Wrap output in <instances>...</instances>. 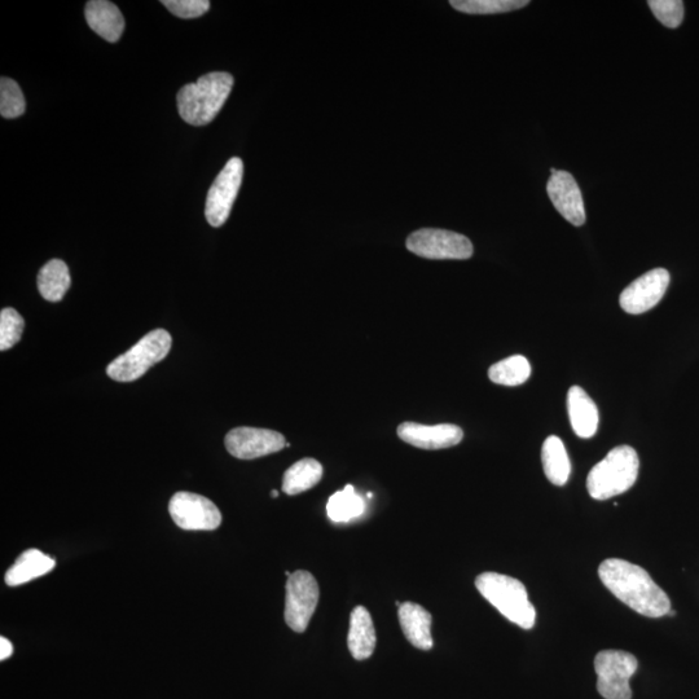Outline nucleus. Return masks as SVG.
I'll use <instances>...</instances> for the list:
<instances>
[{
	"label": "nucleus",
	"instance_id": "obj_1",
	"mask_svg": "<svg viewBox=\"0 0 699 699\" xmlns=\"http://www.w3.org/2000/svg\"><path fill=\"white\" fill-rule=\"evenodd\" d=\"M601 582L628 608L649 618H661L671 610V602L648 571L621 558H609L599 567Z\"/></svg>",
	"mask_w": 699,
	"mask_h": 699
},
{
	"label": "nucleus",
	"instance_id": "obj_2",
	"mask_svg": "<svg viewBox=\"0 0 699 699\" xmlns=\"http://www.w3.org/2000/svg\"><path fill=\"white\" fill-rule=\"evenodd\" d=\"M235 79L230 73L213 72L180 89L178 109L182 120L192 126L208 125L226 104Z\"/></svg>",
	"mask_w": 699,
	"mask_h": 699
},
{
	"label": "nucleus",
	"instance_id": "obj_3",
	"mask_svg": "<svg viewBox=\"0 0 699 699\" xmlns=\"http://www.w3.org/2000/svg\"><path fill=\"white\" fill-rule=\"evenodd\" d=\"M476 587L509 622L523 630H531L535 626L536 610L520 580L498 573H483L478 575Z\"/></svg>",
	"mask_w": 699,
	"mask_h": 699
},
{
	"label": "nucleus",
	"instance_id": "obj_4",
	"mask_svg": "<svg viewBox=\"0 0 699 699\" xmlns=\"http://www.w3.org/2000/svg\"><path fill=\"white\" fill-rule=\"evenodd\" d=\"M639 470V456L632 447H615L589 472L587 478L589 495L595 500H608L624 494L635 485Z\"/></svg>",
	"mask_w": 699,
	"mask_h": 699
},
{
	"label": "nucleus",
	"instance_id": "obj_5",
	"mask_svg": "<svg viewBox=\"0 0 699 699\" xmlns=\"http://www.w3.org/2000/svg\"><path fill=\"white\" fill-rule=\"evenodd\" d=\"M170 333L165 329H156L144 336L127 353L114 359L107 368V375L114 381L133 382L144 376L153 366L162 362L170 353Z\"/></svg>",
	"mask_w": 699,
	"mask_h": 699
},
{
	"label": "nucleus",
	"instance_id": "obj_6",
	"mask_svg": "<svg viewBox=\"0 0 699 699\" xmlns=\"http://www.w3.org/2000/svg\"><path fill=\"white\" fill-rule=\"evenodd\" d=\"M639 667L635 655L602 650L595 658L597 690L605 699H632L630 680Z\"/></svg>",
	"mask_w": 699,
	"mask_h": 699
},
{
	"label": "nucleus",
	"instance_id": "obj_7",
	"mask_svg": "<svg viewBox=\"0 0 699 699\" xmlns=\"http://www.w3.org/2000/svg\"><path fill=\"white\" fill-rule=\"evenodd\" d=\"M319 584L309 571L298 570L288 578L285 597V622L294 632L302 633L309 627L319 604Z\"/></svg>",
	"mask_w": 699,
	"mask_h": 699
},
{
	"label": "nucleus",
	"instance_id": "obj_8",
	"mask_svg": "<svg viewBox=\"0 0 699 699\" xmlns=\"http://www.w3.org/2000/svg\"><path fill=\"white\" fill-rule=\"evenodd\" d=\"M407 249L416 256L428 259H469L473 256L472 241L460 233L422 228L411 233Z\"/></svg>",
	"mask_w": 699,
	"mask_h": 699
},
{
	"label": "nucleus",
	"instance_id": "obj_9",
	"mask_svg": "<svg viewBox=\"0 0 699 699\" xmlns=\"http://www.w3.org/2000/svg\"><path fill=\"white\" fill-rule=\"evenodd\" d=\"M244 177V164L233 157L215 178L206 197L205 217L210 226L221 227L230 217L233 204Z\"/></svg>",
	"mask_w": 699,
	"mask_h": 699
},
{
	"label": "nucleus",
	"instance_id": "obj_10",
	"mask_svg": "<svg viewBox=\"0 0 699 699\" xmlns=\"http://www.w3.org/2000/svg\"><path fill=\"white\" fill-rule=\"evenodd\" d=\"M169 512L180 529L188 531H213L222 523L217 505L205 496L178 492L170 500Z\"/></svg>",
	"mask_w": 699,
	"mask_h": 699
},
{
	"label": "nucleus",
	"instance_id": "obj_11",
	"mask_svg": "<svg viewBox=\"0 0 699 699\" xmlns=\"http://www.w3.org/2000/svg\"><path fill=\"white\" fill-rule=\"evenodd\" d=\"M227 451L240 460H253L276 454L287 447L284 435L274 430L258 428H236L224 439Z\"/></svg>",
	"mask_w": 699,
	"mask_h": 699
},
{
	"label": "nucleus",
	"instance_id": "obj_12",
	"mask_svg": "<svg viewBox=\"0 0 699 699\" xmlns=\"http://www.w3.org/2000/svg\"><path fill=\"white\" fill-rule=\"evenodd\" d=\"M668 285H670L668 271L665 268H654L628 285L619 297V303L627 314H644L662 301Z\"/></svg>",
	"mask_w": 699,
	"mask_h": 699
},
{
	"label": "nucleus",
	"instance_id": "obj_13",
	"mask_svg": "<svg viewBox=\"0 0 699 699\" xmlns=\"http://www.w3.org/2000/svg\"><path fill=\"white\" fill-rule=\"evenodd\" d=\"M547 192L553 206L567 222L575 227L586 223L582 192L573 175L564 170H557L548 180Z\"/></svg>",
	"mask_w": 699,
	"mask_h": 699
},
{
	"label": "nucleus",
	"instance_id": "obj_14",
	"mask_svg": "<svg viewBox=\"0 0 699 699\" xmlns=\"http://www.w3.org/2000/svg\"><path fill=\"white\" fill-rule=\"evenodd\" d=\"M398 437L403 442L421 450H444L457 446L464 438L463 429L452 424L422 425L403 422L398 428Z\"/></svg>",
	"mask_w": 699,
	"mask_h": 699
},
{
	"label": "nucleus",
	"instance_id": "obj_15",
	"mask_svg": "<svg viewBox=\"0 0 699 699\" xmlns=\"http://www.w3.org/2000/svg\"><path fill=\"white\" fill-rule=\"evenodd\" d=\"M398 617L404 636L415 648L425 652L433 649V617L428 610L415 602L407 601L399 606Z\"/></svg>",
	"mask_w": 699,
	"mask_h": 699
},
{
	"label": "nucleus",
	"instance_id": "obj_16",
	"mask_svg": "<svg viewBox=\"0 0 699 699\" xmlns=\"http://www.w3.org/2000/svg\"><path fill=\"white\" fill-rule=\"evenodd\" d=\"M567 411L578 437L589 439L596 434L600 422L599 408L579 386H573L567 394Z\"/></svg>",
	"mask_w": 699,
	"mask_h": 699
},
{
	"label": "nucleus",
	"instance_id": "obj_17",
	"mask_svg": "<svg viewBox=\"0 0 699 699\" xmlns=\"http://www.w3.org/2000/svg\"><path fill=\"white\" fill-rule=\"evenodd\" d=\"M87 24L105 41L114 43L125 30V20L116 4L108 0H91L86 4Z\"/></svg>",
	"mask_w": 699,
	"mask_h": 699
},
{
	"label": "nucleus",
	"instance_id": "obj_18",
	"mask_svg": "<svg viewBox=\"0 0 699 699\" xmlns=\"http://www.w3.org/2000/svg\"><path fill=\"white\" fill-rule=\"evenodd\" d=\"M347 646L356 661L372 657L376 649V630L371 614L364 606H356L350 617Z\"/></svg>",
	"mask_w": 699,
	"mask_h": 699
},
{
	"label": "nucleus",
	"instance_id": "obj_19",
	"mask_svg": "<svg viewBox=\"0 0 699 699\" xmlns=\"http://www.w3.org/2000/svg\"><path fill=\"white\" fill-rule=\"evenodd\" d=\"M55 566L54 558L45 555L38 549H29L17 558L15 565L7 571V586L17 587L32 582L33 579L51 573Z\"/></svg>",
	"mask_w": 699,
	"mask_h": 699
},
{
	"label": "nucleus",
	"instance_id": "obj_20",
	"mask_svg": "<svg viewBox=\"0 0 699 699\" xmlns=\"http://www.w3.org/2000/svg\"><path fill=\"white\" fill-rule=\"evenodd\" d=\"M542 463L545 477L555 486H564L569 481L571 463L564 442L556 435L545 439L542 448Z\"/></svg>",
	"mask_w": 699,
	"mask_h": 699
},
{
	"label": "nucleus",
	"instance_id": "obj_21",
	"mask_svg": "<svg viewBox=\"0 0 699 699\" xmlns=\"http://www.w3.org/2000/svg\"><path fill=\"white\" fill-rule=\"evenodd\" d=\"M70 283L72 280H70L69 268L61 259H52L39 271L38 289L46 301L63 300L70 288Z\"/></svg>",
	"mask_w": 699,
	"mask_h": 699
},
{
	"label": "nucleus",
	"instance_id": "obj_22",
	"mask_svg": "<svg viewBox=\"0 0 699 699\" xmlns=\"http://www.w3.org/2000/svg\"><path fill=\"white\" fill-rule=\"evenodd\" d=\"M323 477V466L315 459H303L293 464L285 472L283 478V491L294 496L302 494L318 485Z\"/></svg>",
	"mask_w": 699,
	"mask_h": 699
},
{
	"label": "nucleus",
	"instance_id": "obj_23",
	"mask_svg": "<svg viewBox=\"0 0 699 699\" xmlns=\"http://www.w3.org/2000/svg\"><path fill=\"white\" fill-rule=\"evenodd\" d=\"M366 503L356 494L354 487L347 485L344 490L336 492L328 500L327 513L331 521L346 523L362 516Z\"/></svg>",
	"mask_w": 699,
	"mask_h": 699
},
{
	"label": "nucleus",
	"instance_id": "obj_24",
	"mask_svg": "<svg viewBox=\"0 0 699 699\" xmlns=\"http://www.w3.org/2000/svg\"><path fill=\"white\" fill-rule=\"evenodd\" d=\"M531 376L529 360L522 355L501 360L489 369V377L494 384L503 386H520Z\"/></svg>",
	"mask_w": 699,
	"mask_h": 699
},
{
	"label": "nucleus",
	"instance_id": "obj_25",
	"mask_svg": "<svg viewBox=\"0 0 699 699\" xmlns=\"http://www.w3.org/2000/svg\"><path fill=\"white\" fill-rule=\"evenodd\" d=\"M455 10L468 15H495L512 12L529 6V0H452Z\"/></svg>",
	"mask_w": 699,
	"mask_h": 699
},
{
	"label": "nucleus",
	"instance_id": "obj_26",
	"mask_svg": "<svg viewBox=\"0 0 699 699\" xmlns=\"http://www.w3.org/2000/svg\"><path fill=\"white\" fill-rule=\"evenodd\" d=\"M25 109V98L19 83L11 78L3 77L0 79V114L2 117L8 118V120L21 117L25 113Z\"/></svg>",
	"mask_w": 699,
	"mask_h": 699
},
{
	"label": "nucleus",
	"instance_id": "obj_27",
	"mask_svg": "<svg viewBox=\"0 0 699 699\" xmlns=\"http://www.w3.org/2000/svg\"><path fill=\"white\" fill-rule=\"evenodd\" d=\"M25 328L23 316L16 310L3 309L0 312V350L6 351L21 340Z\"/></svg>",
	"mask_w": 699,
	"mask_h": 699
},
{
	"label": "nucleus",
	"instance_id": "obj_28",
	"mask_svg": "<svg viewBox=\"0 0 699 699\" xmlns=\"http://www.w3.org/2000/svg\"><path fill=\"white\" fill-rule=\"evenodd\" d=\"M648 6L666 28H679L684 20V3L680 0H649Z\"/></svg>",
	"mask_w": 699,
	"mask_h": 699
},
{
	"label": "nucleus",
	"instance_id": "obj_29",
	"mask_svg": "<svg viewBox=\"0 0 699 699\" xmlns=\"http://www.w3.org/2000/svg\"><path fill=\"white\" fill-rule=\"evenodd\" d=\"M162 4L180 19H197L210 10L209 0H164Z\"/></svg>",
	"mask_w": 699,
	"mask_h": 699
},
{
	"label": "nucleus",
	"instance_id": "obj_30",
	"mask_svg": "<svg viewBox=\"0 0 699 699\" xmlns=\"http://www.w3.org/2000/svg\"><path fill=\"white\" fill-rule=\"evenodd\" d=\"M13 653V646L6 637H0V661H6Z\"/></svg>",
	"mask_w": 699,
	"mask_h": 699
},
{
	"label": "nucleus",
	"instance_id": "obj_31",
	"mask_svg": "<svg viewBox=\"0 0 699 699\" xmlns=\"http://www.w3.org/2000/svg\"><path fill=\"white\" fill-rule=\"evenodd\" d=\"M271 498H274V499L279 498V492L276 490L271 491Z\"/></svg>",
	"mask_w": 699,
	"mask_h": 699
}]
</instances>
